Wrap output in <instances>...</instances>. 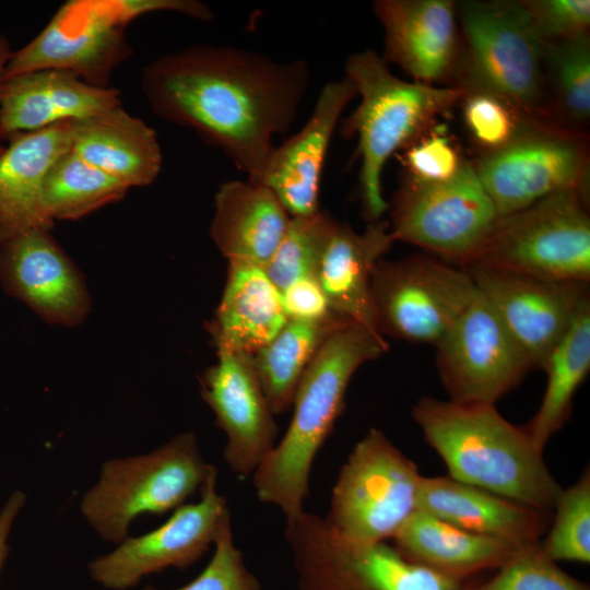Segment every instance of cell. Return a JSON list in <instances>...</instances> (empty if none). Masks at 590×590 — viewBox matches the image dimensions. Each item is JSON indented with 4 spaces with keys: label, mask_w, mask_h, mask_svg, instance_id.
<instances>
[{
    "label": "cell",
    "mask_w": 590,
    "mask_h": 590,
    "mask_svg": "<svg viewBox=\"0 0 590 590\" xmlns=\"http://www.w3.org/2000/svg\"><path fill=\"white\" fill-rule=\"evenodd\" d=\"M309 79L303 60L200 44L146 64L141 88L155 115L192 129L259 182L275 150L273 137L296 119Z\"/></svg>",
    "instance_id": "1"
},
{
    "label": "cell",
    "mask_w": 590,
    "mask_h": 590,
    "mask_svg": "<svg viewBox=\"0 0 590 590\" xmlns=\"http://www.w3.org/2000/svg\"><path fill=\"white\" fill-rule=\"evenodd\" d=\"M411 415L451 479L520 504L553 511L563 489L524 426L491 403L423 397Z\"/></svg>",
    "instance_id": "2"
},
{
    "label": "cell",
    "mask_w": 590,
    "mask_h": 590,
    "mask_svg": "<svg viewBox=\"0 0 590 590\" xmlns=\"http://www.w3.org/2000/svg\"><path fill=\"white\" fill-rule=\"evenodd\" d=\"M388 349L384 337L350 322L330 334L305 370L286 433L251 476L258 500L279 507L285 520L305 510L312 464L345 408L353 375Z\"/></svg>",
    "instance_id": "3"
},
{
    "label": "cell",
    "mask_w": 590,
    "mask_h": 590,
    "mask_svg": "<svg viewBox=\"0 0 590 590\" xmlns=\"http://www.w3.org/2000/svg\"><path fill=\"white\" fill-rule=\"evenodd\" d=\"M344 70L361 102L342 122V135L357 137L362 213L373 223L389 209L381 189V173L388 158L436 125L440 115L459 104L463 92L458 86L403 81L371 49L349 56Z\"/></svg>",
    "instance_id": "4"
},
{
    "label": "cell",
    "mask_w": 590,
    "mask_h": 590,
    "mask_svg": "<svg viewBox=\"0 0 590 590\" xmlns=\"http://www.w3.org/2000/svg\"><path fill=\"white\" fill-rule=\"evenodd\" d=\"M462 60L455 86L494 93L528 117L552 125L544 42L518 0L456 1Z\"/></svg>",
    "instance_id": "5"
},
{
    "label": "cell",
    "mask_w": 590,
    "mask_h": 590,
    "mask_svg": "<svg viewBox=\"0 0 590 590\" xmlns=\"http://www.w3.org/2000/svg\"><path fill=\"white\" fill-rule=\"evenodd\" d=\"M215 471L197 435L180 433L148 453L105 461L80 500V512L104 541L119 544L137 517L174 511Z\"/></svg>",
    "instance_id": "6"
},
{
    "label": "cell",
    "mask_w": 590,
    "mask_h": 590,
    "mask_svg": "<svg viewBox=\"0 0 590 590\" xmlns=\"http://www.w3.org/2000/svg\"><path fill=\"white\" fill-rule=\"evenodd\" d=\"M588 201V192L566 190L498 216L465 267L481 266L544 280L589 284Z\"/></svg>",
    "instance_id": "7"
},
{
    "label": "cell",
    "mask_w": 590,
    "mask_h": 590,
    "mask_svg": "<svg viewBox=\"0 0 590 590\" xmlns=\"http://www.w3.org/2000/svg\"><path fill=\"white\" fill-rule=\"evenodd\" d=\"M299 590H463L459 581L404 557L388 542L358 543L304 510L285 520Z\"/></svg>",
    "instance_id": "8"
},
{
    "label": "cell",
    "mask_w": 590,
    "mask_h": 590,
    "mask_svg": "<svg viewBox=\"0 0 590 590\" xmlns=\"http://www.w3.org/2000/svg\"><path fill=\"white\" fill-rule=\"evenodd\" d=\"M422 474L378 428H370L341 467L323 519L358 543L392 540L416 511Z\"/></svg>",
    "instance_id": "9"
},
{
    "label": "cell",
    "mask_w": 590,
    "mask_h": 590,
    "mask_svg": "<svg viewBox=\"0 0 590 590\" xmlns=\"http://www.w3.org/2000/svg\"><path fill=\"white\" fill-rule=\"evenodd\" d=\"M389 209L394 241L415 245L459 268L472 261L498 217L468 161L455 178L445 182L422 184L405 178Z\"/></svg>",
    "instance_id": "10"
},
{
    "label": "cell",
    "mask_w": 590,
    "mask_h": 590,
    "mask_svg": "<svg viewBox=\"0 0 590 590\" xmlns=\"http://www.w3.org/2000/svg\"><path fill=\"white\" fill-rule=\"evenodd\" d=\"M475 293L464 269L429 253L393 261L382 258L371 280L377 329L384 338L435 345Z\"/></svg>",
    "instance_id": "11"
},
{
    "label": "cell",
    "mask_w": 590,
    "mask_h": 590,
    "mask_svg": "<svg viewBox=\"0 0 590 590\" xmlns=\"http://www.w3.org/2000/svg\"><path fill=\"white\" fill-rule=\"evenodd\" d=\"M472 164L498 216L560 191L589 192L587 132L538 122Z\"/></svg>",
    "instance_id": "12"
},
{
    "label": "cell",
    "mask_w": 590,
    "mask_h": 590,
    "mask_svg": "<svg viewBox=\"0 0 590 590\" xmlns=\"http://www.w3.org/2000/svg\"><path fill=\"white\" fill-rule=\"evenodd\" d=\"M435 347L439 378L453 402L495 404L534 368L477 290Z\"/></svg>",
    "instance_id": "13"
},
{
    "label": "cell",
    "mask_w": 590,
    "mask_h": 590,
    "mask_svg": "<svg viewBox=\"0 0 590 590\" xmlns=\"http://www.w3.org/2000/svg\"><path fill=\"white\" fill-rule=\"evenodd\" d=\"M125 27L113 0L67 1L32 40L12 51L4 79L60 70L108 87L114 70L132 52Z\"/></svg>",
    "instance_id": "14"
},
{
    "label": "cell",
    "mask_w": 590,
    "mask_h": 590,
    "mask_svg": "<svg viewBox=\"0 0 590 590\" xmlns=\"http://www.w3.org/2000/svg\"><path fill=\"white\" fill-rule=\"evenodd\" d=\"M217 471L200 489V499L185 504L158 528L127 536L106 555L87 566L91 578L110 590H127L144 576L168 567L184 569L213 545L220 524L229 512L227 499L217 492Z\"/></svg>",
    "instance_id": "15"
},
{
    "label": "cell",
    "mask_w": 590,
    "mask_h": 590,
    "mask_svg": "<svg viewBox=\"0 0 590 590\" xmlns=\"http://www.w3.org/2000/svg\"><path fill=\"white\" fill-rule=\"evenodd\" d=\"M462 269L534 368L542 367L581 304L590 298L589 284L585 283L544 280L481 266Z\"/></svg>",
    "instance_id": "16"
},
{
    "label": "cell",
    "mask_w": 590,
    "mask_h": 590,
    "mask_svg": "<svg viewBox=\"0 0 590 590\" xmlns=\"http://www.w3.org/2000/svg\"><path fill=\"white\" fill-rule=\"evenodd\" d=\"M200 393L226 436L223 458L231 472L251 477L278 437L252 354L217 351L216 363L200 377Z\"/></svg>",
    "instance_id": "17"
},
{
    "label": "cell",
    "mask_w": 590,
    "mask_h": 590,
    "mask_svg": "<svg viewBox=\"0 0 590 590\" xmlns=\"http://www.w3.org/2000/svg\"><path fill=\"white\" fill-rule=\"evenodd\" d=\"M0 284L48 323L75 327L91 310L81 273L50 231L30 229L0 241Z\"/></svg>",
    "instance_id": "18"
},
{
    "label": "cell",
    "mask_w": 590,
    "mask_h": 590,
    "mask_svg": "<svg viewBox=\"0 0 590 590\" xmlns=\"http://www.w3.org/2000/svg\"><path fill=\"white\" fill-rule=\"evenodd\" d=\"M374 11L385 32L387 62L415 83L455 86L462 60L456 1L377 0Z\"/></svg>",
    "instance_id": "19"
},
{
    "label": "cell",
    "mask_w": 590,
    "mask_h": 590,
    "mask_svg": "<svg viewBox=\"0 0 590 590\" xmlns=\"http://www.w3.org/2000/svg\"><path fill=\"white\" fill-rule=\"evenodd\" d=\"M356 95L349 76L329 81L303 128L275 146L259 184L275 196L291 217L320 210L318 197L327 150L343 109Z\"/></svg>",
    "instance_id": "20"
},
{
    "label": "cell",
    "mask_w": 590,
    "mask_h": 590,
    "mask_svg": "<svg viewBox=\"0 0 590 590\" xmlns=\"http://www.w3.org/2000/svg\"><path fill=\"white\" fill-rule=\"evenodd\" d=\"M393 243L388 221L369 223L363 233H356L329 214L315 269V279L333 312L379 335L371 280L378 261Z\"/></svg>",
    "instance_id": "21"
},
{
    "label": "cell",
    "mask_w": 590,
    "mask_h": 590,
    "mask_svg": "<svg viewBox=\"0 0 590 590\" xmlns=\"http://www.w3.org/2000/svg\"><path fill=\"white\" fill-rule=\"evenodd\" d=\"M118 106L117 88L88 84L70 72L39 70L14 75L0 86V140Z\"/></svg>",
    "instance_id": "22"
},
{
    "label": "cell",
    "mask_w": 590,
    "mask_h": 590,
    "mask_svg": "<svg viewBox=\"0 0 590 590\" xmlns=\"http://www.w3.org/2000/svg\"><path fill=\"white\" fill-rule=\"evenodd\" d=\"M416 510L480 535L516 545L542 539L551 511L540 510L450 476H422Z\"/></svg>",
    "instance_id": "23"
},
{
    "label": "cell",
    "mask_w": 590,
    "mask_h": 590,
    "mask_svg": "<svg viewBox=\"0 0 590 590\" xmlns=\"http://www.w3.org/2000/svg\"><path fill=\"white\" fill-rule=\"evenodd\" d=\"M71 122L8 140L0 154V241L30 229L52 228L43 189L51 166L71 149Z\"/></svg>",
    "instance_id": "24"
},
{
    "label": "cell",
    "mask_w": 590,
    "mask_h": 590,
    "mask_svg": "<svg viewBox=\"0 0 590 590\" xmlns=\"http://www.w3.org/2000/svg\"><path fill=\"white\" fill-rule=\"evenodd\" d=\"M291 216L263 185L229 180L214 198L210 235L228 262L264 268L281 243Z\"/></svg>",
    "instance_id": "25"
},
{
    "label": "cell",
    "mask_w": 590,
    "mask_h": 590,
    "mask_svg": "<svg viewBox=\"0 0 590 590\" xmlns=\"http://www.w3.org/2000/svg\"><path fill=\"white\" fill-rule=\"evenodd\" d=\"M71 150L129 188L152 184L163 163L155 130L122 106L72 121Z\"/></svg>",
    "instance_id": "26"
},
{
    "label": "cell",
    "mask_w": 590,
    "mask_h": 590,
    "mask_svg": "<svg viewBox=\"0 0 590 590\" xmlns=\"http://www.w3.org/2000/svg\"><path fill=\"white\" fill-rule=\"evenodd\" d=\"M286 322L281 292L264 269L228 262L221 300L206 323L216 350L255 354Z\"/></svg>",
    "instance_id": "27"
},
{
    "label": "cell",
    "mask_w": 590,
    "mask_h": 590,
    "mask_svg": "<svg viewBox=\"0 0 590 590\" xmlns=\"http://www.w3.org/2000/svg\"><path fill=\"white\" fill-rule=\"evenodd\" d=\"M392 540L408 559L464 582L479 573L496 570L521 546L469 532L421 510L408 518Z\"/></svg>",
    "instance_id": "28"
},
{
    "label": "cell",
    "mask_w": 590,
    "mask_h": 590,
    "mask_svg": "<svg viewBox=\"0 0 590 590\" xmlns=\"http://www.w3.org/2000/svg\"><path fill=\"white\" fill-rule=\"evenodd\" d=\"M541 368L547 377L545 392L524 427L535 447L544 451L548 440L568 421L575 393L590 370V298L581 304Z\"/></svg>",
    "instance_id": "29"
},
{
    "label": "cell",
    "mask_w": 590,
    "mask_h": 590,
    "mask_svg": "<svg viewBox=\"0 0 590 590\" xmlns=\"http://www.w3.org/2000/svg\"><path fill=\"white\" fill-rule=\"evenodd\" d=\"M346 323L350 322L287 321L268 344L252 354L259 381L274 414L292 408L310 362L330 334Z\"/></svg>",
    "instance_id": "30"
},
{
    "label": "cell",
    "mask_w": 590,
    "mask_h": 590,
    "mask_svg": "<svg viewBox=\"0 0 590 590\" xmlns=\"http://www.w3.org/2000/svg\"><path fill=\"white\" fill-rule=\"evenodd\" d=\"M544 45L551 122L562 129L586 132L590 119V36Z\"/></svg>",
    "instance_id": "31"
},
{
    "label": "cell",
    "mask_w": 590,
    "mask_h": 590,
    "mask_svg": "<svg viewBox=\"0 0 590 590\" xmlns=\"http://www.w3.org/2000/svg\"><path fill=\"white\" fill-rule=\"evenodd\" d=\"M130 188L85 162L71 149L51 166L45 179L43 203L55 220H78L121 200Z\"/></svg>",
    "instance_id": "32"
},
{
    "label": "cell",
    "mask_w": 590,
    "mask_h": 590,
    "mask_svg": "<svg viewBox=\"0 0 590 590\" xmlns=\"http://www.w3.org/2000/svg\"><path fill=\"white\" fill-rule=\"evenodd\" d=\"M540 547L553 562L590 563V470L563 488Z\"/></svg>",
    "instance_id": "33"
},
{
    "label": "cell",
    "mask_w": 590,
    "mask_h": 590,
    "mask_svg": "<svg viewBox=\"0 0 590 590\" xmlns=\"http://www.w3.org/2000/svg\"><path fill=\"white\" fill-rule=\"evenodd\" d=\"M462 92L459 104L463 122L481 154L504 149L532 125L540 122L494 93L483 90Z\"/></svg>",
    "instance_id": "34"
},
{
    "label": "cell",
    "mask_w": 590,
    "mask_h": 590,
    "mask_svg": "<svg viewBox=\"0 0 590 590\" xmlns=\"http://www.w3.org/2000/svg\"><path fill=\"white\" fill-rule=\"evenodd\" d=\"M463 590H590V587L547 558L536 541L521 545L488 580L465 583Z\"/></svg>",
    "instance_id": "35"
},
{
    "label": "cell",
    "mask_w": 590,
    "mask_h": 590,
    "mask_svg": "<svg viewBox=\"0 0 590 590\" xmlns=\"http://www.w3.org/2000/svg\"><path fill=\"white\" fill-rule=\"evenodd\" d=\"M328 216L319 210L312 215L291 217L281 243L263 268L280 292L300 279L315 276Z\"/></svg>",
    "instance_id": "36"
},
{
    "label": "cell",
    "mask_w": 590,
    "mask_h": 590,
    "mask_svg": "<svg viewBox=\"0 0 590 590\" xmlns=\"http://www.w3.org/2000/svg\"><path fill=\"white\" fill-rule=\"evenodd\" d=\"M213 545L214 552L205 568L191 582L175 590H262L234 542L229 512L223 518ZM142 590L158 589L149 586Z\"/></svg>",
    "instance_id": "37"
},
{
    "label": "cell",
    "mask_w": 590,
    "mask_h": 590,
    "mask_svg": "<svg viewBox=\"0 0 590 590\" xmlns=\"http://www.w3.org/2000/svg\"><path fill=\"white\" fill-rule=\"evenodd\" d=\"M465 162L446 129L436 125L404 149L406 178L422 184L448 181Z\"/></svg>",
    "instance_id": "38"
},
{
    "label": "cell",
    "mask_w": 590,
    "mask_h": 590,
    "mask_svg": "<svg viewBox=\"0 0 590 590\" xmlns=\"http://www.w3.org/2000/svg\"><path fill=\"white\" fill-rule=\"evenodd\" d=\"M545 44L589 35V0H521Z\"/></svg>",
    "instance_id": "39"
},
{
    "label": "cell",
    "mask_w": 590,
    "mask_h": 590,
    "mask_svg": "<svg viewBox=\"0 0 590 590\" xmlns=\"http://www.w3.org/2000/svg\"><path fill=\"white\" fill-rule=\"evenodd\" d=\"M281 295L287 321L344 320L333 312L315 276H307L292 283L281 292Z\"/></svg>",
    "instance_id": "40"
},
{
    "label": "cell",
    "mask_w": 590,
    "mask_h": 590,
    "mask_svg": "<svg viewBox=\"0 0 590 590\" xmlns=\"http://www.w3.org/2000/svg\"><path fill=\"white\" fill-rule=\"evenodd\" d=\"M26 494L13 491L0 508V573L10 552L9 538L19 514L26 503Z\"/></svg>",
    "instance_id": "41"
},
{
    "label": "cell",
    "mask_w": 590,
    "mask_h": 590,
    "mask_svg": "<svg viewBox=\"0 0 590 590\" xmlns=\"http://www.w3.org/2000/svg\"><path fill=\"white\" fill-rule=\"evenodd\" d=\"M12 55L8 39L0 33V86L4 79L7 64Z\"/></svg>",
    "instance_id": "42"
},
{
    "label": "cell",
    "mask_w": 590,
    "mask_h": 590,
    "mask_svg": "<svg viewBox=\"0 0 590 590\" xmlns=\"http://www.w3.org/2000/svg\"><path fill=\"white\" fill-rule=\"evenodd\" d=\"M3 148L4 146L0 144V154H1L2 150H3Z\"/></svg>",
    "instance_id": "43"
}]
</instances>
